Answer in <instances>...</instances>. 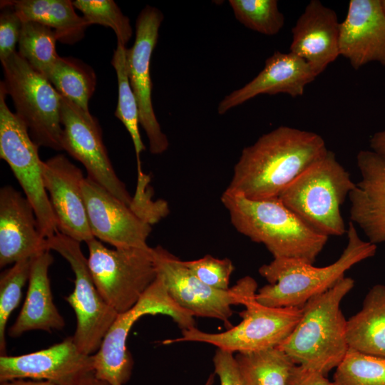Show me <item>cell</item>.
I'll list each match as a JSON object with an SVG mask.
<instances>
[{
  "label": "cell",
  "mask_w": 385,
  "mask_h": 385,
  "mask_svg": "<svg viewBox=\"0 0 385 385\" xmlns=\"http://www.w3.org/2000/svg\"><path fill=\"white\" fill-rule=\"evenodd\" d=\"M328 150L320 135L279 126L242 150L226 190L255 200L277 197Z\"/></svg>",
  "instance_id": "cell-1"
},
{
  "label": "cell",
  "mask_w": 385,
  "mask_h": 385,
  "mask_svg": "<svg viewBox=\"0 0 385 385\" xmlns=\"http://www.w3.org/2000/svg\"><path fill=\"white\" fill-rule=\"evenodd\" d=\"M221 201L237 232L263 244L274 258L314 264L327 242L303 222L278 197L255 200L225 190Z\"/></svg>",
  "instance_id": "cell-2"
},
{
  "label": "cell",
  "mask_w": 385,
  "mask_h": 385,
  "mask_svg": "<svg viewBox=\"0 0 385 385\" xmlns=\"http://www.w3.org/2000/svg\"><path fill=\"white\" fill-rule=\"evenodd\" d=\"M346 235L344 250L329 265L319 267L292 258H274L262 265L259 273L268 284L257 292L256 300L270 307H302L312 297L336 285L353 266L375 255L376 245L363 240L351 222Z\"/></svg>",
  "instance_id": "cell-3"
},
{
  "label": "cell",
  "mask_w": 385,
  "mask_h": 385,
  "mask_svg": "<svg viewBox=\"0 0 385 385\" xmlns=\"http://www.w3.org/2000/svg\"><path fill=\"white\" fill-rule=\"evenodd\" d=\"M354 286V280L344 277L302 307L298 323L278 346L296 364L327 376L342 361L349 348L340 305Z\"/></svg>",
  "instance_id": "cell-4"
},
{
  "label": "cell",
  "mask_w": 385,
  "mask_h": 385,
  "mask_svg": "<svg viewBox=\"0 0 385 385\" xmlns=\"http://www.w3.org/2000/svg\"><path fill=\"white\" fill-rule=\"evenodd\" d=\"M356 183L328 150L290 183L277 197L303 222L329 237L346 233L341 206Z\"/></svg>",
  "instance_id": "cell-5"
},
{
  "label": "cell",
  "mask_w": 385,
  "mask_h": 385,
  "mask_svg": "<svg viewBox=\"0 0 385 385\" xmlns=\"http://www.w3.org/2000/svg\"><path fill=\"white\" fill-rule=\"evenodd\" d=\"M1 63L4 73L1 83L32 140L38 148L62 150L61 95L17 51Z\"/></svg>",
  "instance_id": "cell-6"
},
{
  "label": "cell",
  "mask_w": 385,
  "mask_h": 385,
  "mask_svg": "<svg viewBox=\"0 0 385 385\" xmlns=\"http://www.w3.org/2000/svg\"><path fill=\"white\" fill-rule=\"evenodd\" d=\"M170 316L181 328L195 327L193 316L180 307L170 297L162 279H156L138 302L128 311L118 314L106 334L98 350L93 354L95 376L108 385H124L131 376L133 361L126 347L129 332L141 317Z\"/></svg>",
  "instance_id": "cell-7"
},
{
  "label": "cell",
  "mask_w": 385,
  "mask_h": 385,
  "mask_svg": "<svg viewBox=\"0 0 385 385\" xmlns=\"http://www.w3.org/2000/svg\"><path fill=\"white\" fill-rule=\"evenodd\" d=\"M86 245L98 292L118 314L128 311L157 277L153 247L109 249L96 238Z\"/></svg>",
  "instance_id": "cell-8"
},
{
  "label": "cell",
  "mask_w": 385,
  "mask_h": 385,
  "mask_svg": "<svg viewBox=\"0 0 385 385\" xmlns=\"http://www.w3.org/2000/svg\"><path fill=\"white\" fill-rule=\"evenodd\" d=\"M6 95L0 83V158L10 167L33 206L41 235L48 239L58 230L43 183V161L27 127L9 108Z\"/></svg>",
  "instance_id": "cell-9"
},
{
  "label": "cell",
  "mask_w": 385,
  "mask_h": 385,
  "mask_svg": "<svg viewBox=\"0 0 385 385\" xmlns=\"http://www.w3.org/2000/svg\"><path fill=\"white\" fill-rule=\"evenodd\" d=\"M157 275L163 281L171 299L193 317L217 319L229 323L232 305L244 304L257 294V282L240 279L227 290L203 283L175 255L160 246L153 248Z\"/></svg>",
  "instance_id": "cell-10"
},
{
  "label": "cell",
  "mask_w": 385,
  "mask_h": 385,
  "mask_svg": "<svg viewBox=\"0 0 385 385\" xmlns=\"http://www.w3.org/2000/svg\"><path fill=\"white\" fill-rule=\"evenodd\" d=\"M255 295L244 304L245 309L240 313L242 321L225 332L207 333L194 327L183 329L180 337L168 339L164 343L202 342L232 353L279 346L298 323L302 307H267L260 304Z\"/></svg>",
  "instance_id": "cell-11"
},
{
  "label": "cell",
  "mask_w": 385,
  "mask_h": 385,
  "mask_svg": "<svg viewBox=\"0 0 385 385\" xmlns=\"http://www.w3.org/2000/svg\"><path fill=\"white\" fill-rule=\"evenodd\" d=\"M46 241L48 249L66 260L75 274L73 292L65 297L76 317L73 338L81 351L93 355L98 350L118 314L98 292L81 242L60 232Z\"/></svg>",
  "instance_id": "cell-12"
},
{
  "label": "cell",
  "mask_w": 385,
  "mask_h": 385,
  "mask_svg": "<svg viewBox=\"0 0 385 385\" xmlns=\"http://www.w3.org/2000/svg\"><path fill=\"white\" fill-rule=\"evenodd\" d=\"M62 150L80 162L87 176L130 207L133 197L115 173L97 119L61 96Z\"/></svg>",
  "instance_id": "cell-13"
},
{
  "label": "cell",
  "mask_w": 385,
  "mask_h": 385,
  "mask_svg": "<svg viewBox=\"0 0 385 385\" xmlns=\"http://www.w3.org/2000/svg\"><path fill=\"white\" fill-rule=\"evenodd\" d=\"M163 20L158 9L150 6L143 9L136 20L135 42L127 50L128 73L138 103L139 123L148 136L150 152L155 155L164 153L169 146L154 113L150 74V59Z\"/></svg>",
  "instance_id": "cell-14"
},
{
  "label": "cell",
  "mask_w": 385,
  "mask_h": 385,
  "mask_svg": "<svg viewBox=\"0 0 385 385\" xmlns=\"http://www.w3.org/2000/svg\"><path fill=\"white\" fill-rule=\"evenodd\" d=\"M93 370V355L81 351L73 337L38 351L0 356V382L29 379L56 385H78Z\"/></svg>",
  "instance_id": "cell-15"
},
{
  "label": "cell",
  "mask_w": 385,
  "mask_h": 385,
  "mask_svg": "<svg viewBox=\"0 0 385 385\" xmlns=\"http://www.w3.org/2000/svg\"><path fill=\"white\" fill-rule=\"evenodd\" d=\"M83 195L93 237L115 248H148L152 225L131 207L86 176Z\"/></svg>",
  "instance_id": "cell-16"
},
{
  "label": "cell",
  "mask_w": 385,
  "mask_h": 385,
  "mask_svg": "<svg viewBox=\"0 0 385 385\" xmlns=\"http://www.w3.org/2000/svg\"><path fill=\"white\" fill-rule=\"evenodd\" d=\"M43 183L54 212L58 232L86 243L91 232L83 195L85 176L63 154L42 165Z\"/></svg>",
  "instance_id": "cell-17"
},
{
  "label": "cell",
  "mask_w": 385,
  "mask_h": 385,
  "mask_svg": "<svg viewBox=\"0 0 385 385\" xmlns=\"http://www.w3.org/2000/svg\"><path fill=\"white\" fill-rule=\"evenodd\" d=\"M49 250L40 233L33 206L11 185L0 190V267Z\"/></svg>",
  "instance_id": "cell-18"
},
{
  "label": "cell",
  "mask_w": 385,
  "mask_h": 385,
  "mask_svg": "<svg viewBox=\"0 0 385 385\" xmlns=\"http://www.w3.org/2000/svg\"><path fill=\"white\" fill-rule=\"evenodd\" d=\"M339 56L354 69L371 62L385 66V12L381 0H351L340 23Z\"/></svg>",
  "instance_id": "cell-19"
},
{
  "label": "cell",
  "mask_w": 385,
  "mask_h": 385,
  "mask_svg": "<svg viewBox=\"0 0 385 385\" xmlns=\"http://www.w3.org/2000/svg\"><path fill=\"white\" fill-rule=\"evenodd\" d=\"M290 52L304 59L318 76L339 56L340 23L336 12L312 0L292 29Z\"/></svg>",
  "instance_id": "cell-20"
},
{
  "label": "cell",
  "mask_w": 385,
  "mask_h": 385,
  "mask_svg": "<svg viewBox=\"0 0 385 385\" xmlns=\"http://www.w3.org/2000/svg\"><path fill=\"white\" fill-rule=\"evenodd\" d=\"M361 180L350 192L351 222L376 245L385 242V159L370 150L356 155Z\"/></svg>",
  "instance_id": "cell-21"
},
{
  "label": "cell",
  "mask_w": 385,
  "mask_h": 385,
  "mask_svg": "<svg viewBox=\"0 0 385 385\" xmlns=\"http://www.w3.org/2000/svg\"><path fill=\"white\" fill-rule=\"evenodd\" d=\"M317 76L309 65L299 56L290 51H276L266 59L264 68L257 76L222 100L218 106V113L223 114L262 94L286 93L293 98L301 96L306 86Z\"/></svg>",
  "instance_id": "cell-22"
},
{
  "label": "cell",
  "mask_w": 385,
  "mask_h": 385,
  "mask_svg": "<svg viewBox=\"0 0 385 385\" xmlns=\"http://www.w3.org/2000/svg\"><path fill=\"white\" fill-rule=\"evenodd\" d=\"M53 262L50 250L31 258L29 287L23 307L9 329L11 337L32 330L51 332L65 326L63 317L53 303L48 270Z\"/></svg>",
  "instance_id": "cell-23"
},
{
  "label": "cell",
  "mask_w": 385,
  "mask_h": 385,
  "mask_svg": "<svg viewBox=\"0 0 385 385\" xmlns=\"http://www.w3.org/2000/svg\"><path fill=\"white\" fill-rule=\"evenodd\" d=\"M346 341L350 349L385 358V285L373 286L346 321Z\"/></svg>",
  "instance_id": "cell-24"
},
{
  "label": "cell",
  "mask_w": 385,
  "mask_h": 385,
  "mask_svg": "<svg viewBox=\"0 0 385 385\" xmlns=\"http://www.w3.org/2000/svg\"><path fill=\"white\" fill-rule=\"evenodd\" d=\"M11 6L22 21H35L52 29L57 40L73 44L81 40L90 26L78 16L69 0H4Z\"/></svg>",
  "instance_id": "cell-25"
},
{
  "label": "cell",
  "mask_w": 385,
  "mask_h": 385,
  "mask_svg": "<svg viewBox=\"0 0 385 385\" xmlns=\"http://www.w3.org/2000/svg\"><path fill=\"white\" fill-rule=\"evenodd\" d=\"M235 359L242 385H287L296 365L278 346L239 352Z\"/></svg>",
  "instance_id": "cell-26"
},
{
  "label": "cell",
  "mask_w": 385,
  "mask_h": 385,
  "mask_svg": "<svg viewBox=\"0 0 385 385\" xmlns=\"http://www.w3.org/2000/svg\"><path fill=\"white\" fill-rule=\"evenodd\" d=\"M47 79L62 96L90 113L88 102L96 85L91 66L73 57L60 56Z\"/></svg>",
  "instance_id": "cell-27"
},
{
  "label": "cell",
  "mask_w": 385,
  "mask_h": 385,
  "mask_svg": "<svg viewBox=\"0 0 385 385\" xmlns=\"http://www.w3.org/2000/svg\"><path fill=\"white\" fill-rule=\"evenodd\" d=\"M125 46L117 42L111 63L115 70L118 98L115 115L125 125L135 148L138 169L141 168L140 154L145 149L139 132V111L136 98L130 86Z\"/></svg>",
  "instance_id": "cell-28"
},
{
  "label": "cell",
  "mask_w": 385,
  "mask_h": 385,
  "mask_svg": "<svg viewBox=\"0 0 385 385\" xmlns=\"http://www.w3.org/2000/svg\"><path fill=\"white\" fill-rule=\"evenodd\" d=\"M54 31L35 21H22L18 53L35 71L48 78L60 56Z\"/></svg>",
  "instance_id": "cell-29"
},
{
  "label": "cell",
  "mask_w": 385,
  "mask_h": 385,
  "mask_svg": "<svg viewBox=\"0 0 385 385\" xmlns=\"http://www.w3.org/2000/svg\"><path fill=\"white\" fill-rule=\"evenodd\" d=\"M334 385H385V358L349 349L335 369Z\"/></svg>",
  "instance_id": "cell-30"
},
{
  "label": "cell",
  "mask_w": 385,
  "mask_h": 385,
  "mask_svg": "<svg viewBox=\"0 0 385 385\" xmlns=\"http://www.w3.org/2000/svg\"><path fill=\"white\" fill-rule=\"evenodd\" d=\"M235 18L245 26L260 34H278L284 24V16L276 0H230Z\"/></svg>",
  "instance_id": "cell-31"
},
{
  "label": "cell",
  "mask_w": 385,
  "mask_h": 385,
  "mask_svg": "<svg viewBox=\"0 0 385 385\" xmlns=\"http://www.w3.org/2000/svg\"><path fill=\"white\" fill-rule=\"evenodd\" d=\"M31 259L20 260L4 271L0 277V352L6 355V327L12 312L18 307L22 289L29 281Z\"/></svg>",
  "instance_id": "cell-32"
},
{
  "label": "cell",
  "mask_w": 385,
  "mask_h": 385,
  "mask_svg": "<svg viewBox=\"0 0 385 385\" xmlns=\"http://www.w3.org/2000/svg\"><path fill=\"white\" fill-rule=\"evenodd\" d=\"M74 7L81 11L89 25L100 24L113 29L117 42L125 46L133 35L128 17L113 0H75Z\"/></svg>",
  "instance_id": "cell-33"
},
{
  "label": "cell",
  "mask_w": 385,
  "mask_h": 385,
  "mask_svg": "<svg viewBox=\"0 0 385 385\" xmlns=\"http://www.w3.org/2000/svg\"><path fill=\"white\" fill-rule=\"evenodd\" d=\"M183 263L195 277L210 287L222 290L230 288V278L235 269L230 259H218L207 255L197 260L183 261Z\"/></svg>",
  "instance_id": "cell-34"
},
{
  "label": "cell",
  "mask_w": 385,
  "mask_h": 385,
  "mask_svg": "<svg viewBox=\"0 0 385 385\" xmlns=\"http://www.w3.org/2000/svg\"><path fill=\"white\" fill-rule=\"evenodd\" d=\"M0 14V61H4L16 52L22 21L14 9L1 1Z\"/></svg>",
  "instance_id": "cell-35"
},
{
  "label": "cell",
  "mask_w": 385,
  "mask_h": 385,
  "mask_svg": "<svg viewBox=\"0 0 385 385\" xmlns=\"http://www.w3.org/2000/svg\"><path fill=\"white\" fill-rule=\"evenodd\" d=\"M213 364L220 385H242L233 353L217 349L213 357Z\"/></svg>",
  "instance_id": "cell-36"
},
{
  "label": "cell",
  "mask_w": 385,
  "mask_h": 385,
  "mask_svg": "<svg viewBox=\"0 0 385 385\" xmlns=\"http://www.w3.org/2000/svg\"><path fill=\"white\" fill-rule=\"evenodd\" d=\"M287 385H334L327 376L296 364L289 375Z\"/></svg>",
  "instance_id": "cell-37"
},
{
  "label": "cell",
  "mask_w": 385,
  "mask_h": 385,
  "mask_svg": "<svg viewBox=\"0 0 385 385\" xmlns=\"http://www.w3.org/2000/svg\"><path fill=\"white\" fill-rule=\"evenodd\" d=\"M369 145L372 151L385 159V129L373 134Z\"/></svg>",
  "instance_id": "cell-38"
},
{
  "label": "cell",
  "mask_w": 385,
  "mask_h": 385,
  "mask_svg": "<svg viewBox=\"0 0 385 385\" xmlns=\"http://www.w3.org/2000/svg\"><path fill=\"white\" fill-rule=\"evenodd\" d=\"M0 383V385H56L55 384L48 381L34 379L26 380L22 379H14Z\"/></svg>",
  "instance_id": "cell-39"
},
{
  "label": "cell",
  "mask_w": 385,
  "mask_h": 385,
  "mask_svg": "<svg viewBox=\"0 0 385 385\" xmlns=\"http://www.w3.org/2000/svg\"><path fill=\"white\" fill-rule=\"evenodd\" d=\"M78 385H108L104 381L97 379L93 373L84 376Z\"/></svg>",
  "instance_id": "cell-40"
},
{
  "label": "cell",
  "mask_w": 385,
  "mask_h": 385,
  "mask_svg": "<svg viewBox=\"0 0 385 385\" xmlns=\"http://www.w3.org/2000/svg\"><path fill=\"white\" fill-rule=\"evenodd\" d=\"M213 381H214V375L210 374L204 385H212L213 384Z\"/></svg>",
  "instance_id": "cell-41"
},
{
  "label": "cell",
  "mask_w": 385,
  "mask_h": 385,
  "mask_svg": "<svg viewBox=\"0 0 385 385\" xmlns=\"http://www.w3.org/2000/svg\"><path fill=\"white\" fill-rule=\"evenodd\" d=\"M383 9L385 12V0H381Z\"/></svg>",
  "instance_id": "cell-42"
}]
</instances>
